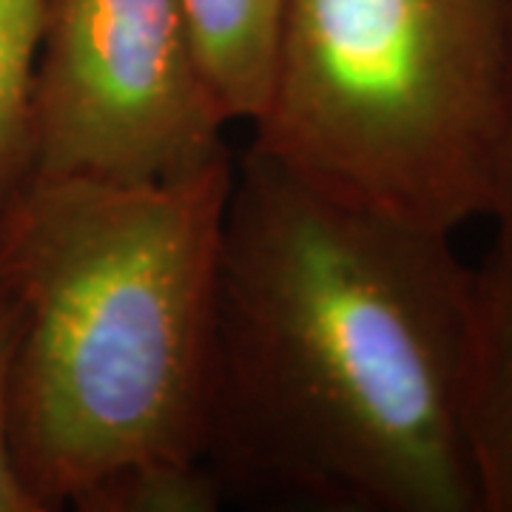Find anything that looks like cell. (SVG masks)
Returning a JSON list of instances; mask_svg holds the SVG:
<instances>
[{
  "mask_svg": "<svg viewBox=\"0 0 512 512\" xmlns=\"http://www.w3.org/2000/svg\"><path fill=\"white\" fill-rule=\"evenodd\" d=\"M473 268L453 234L234 160L208 467L319 512H481L467 439Z\"/></svg>",
  "mask_w": 512,
  "mask_h": 512,
  "instance_id": "6da1fadb",
  "label": "cell"
},
{
  "mask_svg": "<svg viewBox=\"0 0 512 512\" xmlns=\"http://www.w3.org/2000/svg\"><path fill=\"white\" fill-rule=\"evenodd\" d=\"M467 439L481 512H512V239L473 268Z\"/></svg>",
  "mask_w": 512,
  "mask_h": 512,
  "instance_id": "5b68a950",
  "label": "cell"
},
{
  "mask_svg": "<svg viewBox=\"0 0 512 512\" xmlns=\"http://www.w3.org/2000/svg\"><path fill=\"white\" fill-rule=\"evenodd\" d=\"M225 128L180 0H46L29 109L32 177L180 180L234 160Z\"/></svg>",
  "mask_w": 512,
  "mask_h": 512,
  "instance_id": "277c9868",
  "label": "cell"
},
{
  "mask_svg": "<svg viewBox=\"0 0 512 512\" xmlns=\"http://www.w3.org/2000/svg\"><path fill=\"white\" fill-rule=\"evenodd\" d=\"M46 0H0V214L32 177L29 109Z\"/></svg>",
  "mask_w": 512,
  "mask_h": 512,
  "instance_id": "52a82bcc",
  "label": "cell"
},
{
  "mask_svg": "<svg viewBox=\"0 0 512 512\" xmlns=\"http://www.w3.org/2000/svg\"><path fill=\"white\" fill-rule=\"evenodd\" d=\"M20 316L12 299L0 296V512H40L23 484L12 447V365L18 350Z\"/></svg>",
  "mask_w": 512,
  "mask_h": 512,
  "instance_id": "ba28073f",
  "label": "cell"
},
{
  "mask_svg": "<svg viewBox=\"0 0 512 512\" xmlns=\"http://www.w3.org/2000/svg\"><path fill=\"white\" fill-rule=\"evenodd\" d=\"M202 80L225 123L268 109L285 0H180Z\"/></svg>",
  "mask_w": 512,
  "mask_h": 512,
  "instance_id": "8992f818",
  "label": "cell"
},
{
  "mask_svg": "<svg viewBox=\"0 0 512 512\" xmlns=\"http://www.w3.org/2000/svg\"><path fill=\"white\" fill-rule=\"evenodd\" d=\"M510 18L512 0H285L248 148L444 234L490 220Z\"/></svg>",
  "mask_w": 512,
  "mask_h": 512,
  "instance_id": "3957f363",
  "label": "cell"
},
{
  "mask_svg": "<svg viewBox=\"0 0 512 512\" xmlns=\"http://www.w3.org/2000/svg\"><path fill=\"white\" fill-rule=\"evenodd\" d=\"M490 220L495 237L512 239V18L504 63V92H501V137H498V163H495V194Z\"/></svg>",
  "mask_w": 512,
  "mask_h": 512,
  "instance_id": "9c48e42d",
  "label": "cell"
},
{
  "mask_svg": "<svg viewBox=\"0 0 512 512\" xmlns=\"http://www.w3.org/2000/svg\"><path fill=\"white\" fill-rule=\"evenodd\" d=\"M234 160L168 183L32 177L0 214L20 316L12 447L40 512H208Z\"/></svg>",
  "mask_w": 512,
  "mask_h": 512,
  "instance_id": "7a4b0ae2",
  "label": "cell"
}]
</instances>
